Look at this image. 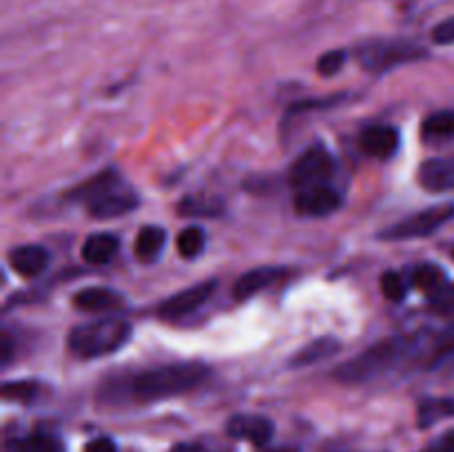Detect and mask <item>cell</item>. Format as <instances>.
<instances>
[{"instance_id":"obj_28","label":"cell","mask_w":454,"mask_h":452,"mask_svg":"<svg viewBox=\"0 0 454 452\" xmlns=\"http://www.w3.org/2000/svg\"><path fill=\"white\" fill-rule=\"evenodd\" d=\"M346 51L341 49H333V51H326L322 58L317 60V74L324 75V78H331V75L340 74L341 66L346 62Z\"/></svg>"},{"instance_id":"obj_29","label":"cell","mask_w":454,"mask_h":452,"mask_svg":"<svg viewBox=\"0 0 454 452\" xmlns=\"http://www.w3.org/2000/svg\"><path fill=\"white\" fill-rule=\"evenodd\" d=\"M433 43L437 44H454V16L439 22L433 29Z\"/></svg>"},{"instance_id":"obj_5","label":"cell","mask_w":454,"mask_h":452,"mask_svg":"<svg viewBox=\"0 0 454 452\" xmlns=\"http://www.w3.org/2000/svg\"><path fill=\"white\" fill-rule=\"evenodd\" d=\"M355 56H357V62L368 74L381 75L390 69H397L399 65L424 60L428 51L417 43H412V40L372 38L359 44Z\"/></svg>"},{"instance_id":"obj_8","label":"cell","mask_w":454,"mask_h":452,"mask_svg":"<svg viewBox=\"0 0 454 452\" xmlns=\"http://www.w3.org/2000/svg\"><path fill=\"white\" fill-rule=\"evenodd\" d=\"M344 204L341 191L333 189L331 184L310 186V189L297 191L295 195V211L301 217H326L340 211Z\"/></svg>"},{"instance_id":"obj_13","label":"cell","mask_w":454,"mask_h":452,"mask_svg":"<svg viewBox=\"0 0 454 452\" xmlns=\"http://www.w3.org/2000/svg\"><path fill=\"white\" fill-rule=\"evenodd\" d=\"M49 261H51V255L47 248L38 246V244H25V246H16L9 251V266L27 279L43 275Z\"/></svg>"},{"instance_id":"obj_18","label":"cell","mask_w":454,"mask_h":452,"mask_svg":"<svg viewBox=\"0 0 454 452\" xmlns=\"http://www.w3.org/2000/svg\"><path fill=\"white\" fill-rule=\"evenodd\" d=\"M340 348V341L333 339V337H322V339H315L310 344H306L304 348L297 350L291 359H288V366L291 368H304V366H313V363L324 362L331 355L337 353Z\"/></svg>"},{"instance_id":"obj_15","label":"cell","mask_w":454,"mask_h":452,"mask_svg":"<svg viewBox=\"0 0 454 452\" xmlns=\"http://www.w3.org/2000/svg\"><path fill=\"white\" fill-rule=\"evenodd\" d=\"M419 184L433 193L454 191V158H434L419 167Z\"/></svg>"},{"instance_id":"obj_1","label":"cell","mask_w":454,"mask_h":452,"mask_svg":"<svg viewBox=\"0 0 454 452\" xmlns=\"http://www.w3.org/2000/svg\"><path fill=\"white\" fill-rule=\"evenodd\" d=\"M454 353V326L439 331H419L412 335H393L368 346L357 357L348 359L335 370V379L344 384L393 377L412 368H434Z\"/></svg>"},{"instance_id":"obj_12","label":"cell","mask_w":454,"mask_h":452,"mask_svg":"<svg viewBox=\"0 0 454 452\" xmlns=\"http://www.w3.org/2000/svg\"><path fill=\"white\" fill-rule=\"evenodd\" d=\"M288 275V269L284 266H260V269H253L248 273L239 275V279L233 286V297L235 300L244 301L248 297L257 295L264 288L273 286L279 279H284Z\"/></svg>"},{"instance_id":"obj_21","label":"cell","mask_w":454,"mask_h":452,"mask_svg":"<svg viewBox=\"0 0 454 452\" xmlns=\"http://www.w3.org/2000/svg\"><path fill=\"white\" fill-rule=\"evenodd\" d=\"M411 279H412V284H415V286L419 288L421 292H426L428 297L437 295V292L448 284L446 273H443L442 266L430 264V261L417 266V269L412 270Z\"/></svg>"},{"instance_id":"obj_20","label":"cell","mask_w":454,"mask_h":452,"mask_svg":"<svg viewBox=\"0 0 454 452\" xmlns=\"http://www.w3.org/2000/svg\"><path fill=\"white\" fill-rule=\"evenodd\" d=\"M177 213L184 217H217L224 213V202L215 195H191L177 204Z\"/></svg>"},{"instance_id":"obj_23","label":"cell","mask_w":454,"mask_h":452,"mask_svg":"<svg viewBox=\"0 0 454 452\" xmlns=\"http://www.w3.org/2000/svg\"><path fill=\"white\" fill-rule=\"evenodd\" d=\"M207 248V233L200 226H186L180 235H177V253L184 260H195Z\"/></svg>"},{"instance_id":"obj_27","label":"cell","mask_w":454,"mask_h":452,"mask_svg":"<svg viewBox=\"0 0 454 452\" xmlns=\"http://www.w3.org/2000/svg\"><path fill=\"white\" fill-rule=\"evenodd\" d=\"M430 300V308L434 313L443 315V317L454 319V284H446L437 295L428 297Z\"/></svg>"},{"instance_id":"obj_25","label":"cell","mask_w":454,"mask_h":452,"mask_svg":"<svg viewBox=\"0 0 454 452\" xmlns=\"http://www.w3.org/2000/svg\"><path fill=\"white\" fill-rule=\"evenodd\" d=\"M380 286L386 300L390 301H402L408 292V282L399 270H386L380 279Z\"/></svg>"},{"instance_id":"obj_9","label":"cell","mask_w":454,"mask_h":452,"mask_svg":"<svg viewBox=\"0 0 454 452\" xmlns=\"http://www.w3.org/2000/svg\"><path fill=\"white\" fill-rule=\"evenodd\" d=\"M215 288H217L215 279H204V282L195 284V286H189L184 288V291L176 292V295L168 297V300L158 308L160 317L180 319L184 317V315L193 313V310L202 308V306L213 297Z\"/></svg>"},{"instance_id":"obj_14","label":"cell","mask_w":454,"mask_h":452,"mask_svg":"<svg viewBox=\"0 0 454 452\" xmlns=\"http://www.w3.org/2000/svg\"><path fill=\"white\" fill-rule=\"evenodd\" d=\"M74 306L82 313H114L122 308V292L106 286H87L74 295Z\"/></svg>"},{"instance_id":"obj_30","label":"cell","mask_w":454,"mask_h":452,"mask_svg":"<svg viewBox=\"0 0 454 452\" xmlns=\"http://www.w3.org/2000/svg\"><path fill=\"white\" fill-rule=\"evenodd\" d=\"M421 452H454V430L446 433L443 437H439L437 441L430 443V446Z\"/></svg>"},{"instance_id":"obj_32","label":"cell","mask_w":454,"mask_h":452,"mask_svg":"<svg viewBox=\"0 0 454 452\" xmlns=\"http://www.w3.org/2000/svg\"><path fill=\"white\" fill-rule=\"evenodd\" d=\"M171 452H211L204 443H195V441H184L177 443V446L171 448Z\"/></svg>"},{"instance_id":"obj_31","label":"cell","mask_w":454,"mask_h":452,"mask_svg":"<svg viewBox=\"0 0 454 452\" xmlns=\"http://www.w3.org/2000/svg\"><path fill=\"white\" fill-rule=\"evenodd\" d=\"M84 452H118V446H115L111 437H98L87 443V450Z\"/></svg>"},{"instance_id":"obj_2","label":"cell","mask_w":454,"mask_h":452,"mask_svg":"<svg viewBox=\"0 0 454 452\" xmlns=\"http://www.w3.org/2000/svg\"><path fill=\"white\" fill-rule=\"evenodd\" d=\"M207 377L208 366L200 362L167 363V366L151 368V370L133 372V375L122 377L115 384H109V390H120L124 397L133 399V401L151 403L191 393Z\"/></svg>"},{"instance_id":"obj_26","label":"cell","mask_w":454,"mask_h":452,"mask_svg":"<svg viewBox=\"0 0 454 452\" xmlns=\"http://www.w3.org/2000/svg\"><path fill=\"white\" fill-rule=\"evenodd\" d=\"M38 394V384L35 381H7L3 384V397L12 401L29 403Z\"/></svg>"},{"instance_id":"obj_16","label":"cell","mask_w":454,"mask_h":452,"mask_svg":"<svg viewBox=\"0 0 454 452\" xmlns=\"http://www.w3.org/2000/svg\"><path fill=\"white\" fill-rule=\"evenodd\" d=\"M120 251V239L111 233H93L84 239L82 244V260L87 264L102 266L109 264Z\"/></svg>"},{"instance_id":"obj_17","label":"cell","mask_w":454,"mask_h":452,"mask_svg":"<svg viewBox=\"0 0 454 452\" xmlns=\"http://www.w3.org/2000/svg\"><path fill=\"white\" fill-rule=\"evenodd\" d=\"M164 242H167V233L160 226L149 224L136 235V244H133V253H136L137 261L142 264H153L164 251Z\"/></svg>"},{"instance_id":"obj_7","label":"cell","mask_w":454,"mask_h":452,"mask_svg":"<svg viewBox=\"0 0 454 452\" xmlns=\"http://www.w3.org/2000/svg\"><path fill=\"white\" fill-rule=\"evenodd\" d=\"M333 173H335V158L322 142H317L293 162L291 171H288V182L293 184V189L304 191L310 186L328 184Z\"/></svg>"},{"instance_id":"obj_11","label":"cell","mask_w":454,"mask_h":452,"mask_svg":"<svg viewBox=\"0 0 454 452\" xmlns=\"http://www.w3.org/2000/svg\"><path fill=\"white\" fill-rule=\"evenodd\" d=\"M399 131L390 124H372V127H366L359 136V146L366 155L371 158H393L399 149Z\"/></svg>"},{"instance_id":"obj_22","label":"cell","mask_w":454,"mask_h":452,"mask_svg":"<svg viewBox=\"0 0 454 452\" xmlns=\"http://www.w3.org/2000/svg\"><path fill=\"white\" fill-rule=\"evenodd\" d=\"M424 137L426 140H448L454 137V111H437V113H430L424 120Z\"/></svg>"},{"instance_id":"obj_3","label":"cell","mask_w":454,"mask_h":452,"mask_svg":"<svg viewBox=\"0 0 454 452\" xmlns=\"http://www.w3.org/2000/svg\"><path fill=\"white\" fill-rule=\"evenodd\" d=\"M71 202H80L87 207L89 215L96 220H114L136 211L137 195L122 182L115 168H105L98 175L89 177L82 184L74 186L67 193Z\"/></svg>"},{"instance_id":"obj_4","label":"cell","mask_w":454,"mask_h":452,"mask_svg":"<svg viewBox=\"0 0 454 452\" xmlns=\"http://www.w3.org/2000/svg\"><path fill=\"white\" fill-rule=\"evenodd\" d=\"M133 328L122 317H100L71 328L67 348L80 359H100L118 353L131 341Z\"/></svg>"},{"instance_id":"obj_19","label":"cell","mask_w":454,"mask_h":452,"mask_svg":"<svg viewBox=\"0 0 454 452\" xmlns=\"http://www.w3.org/2000/svg\"><path fill=\"white\" fill-rule=\"evenodd\" d=\"M448 417H454V399L450 397H426L417 408L419 428H430Z\"/></svg>"},{"instance_id":"obj_10","label":"cell","mask_w":454,"mask_h":452,"mask_svg":"<svg viewBox=\"0 0 454 452\" xmlns=\"http://www.w3.org/2000/svg\"><path fill=\"white\" fill-rule=\"evenodd\" d=\"M226 433L233 439L251 441L253 446L264 448L273 439L275 425L273 421L262 415H235L226 424Z\"/></svg>"},{"instance_id":"obj_6","label":"cell","mask_w":454,"mask_h":452,"mask_svg":"<svg viewBox=\"0 0 454 452\" xmlns=\"http://www.w3.org/2000/svg\"><path fill=\"white\" fill-rule=\"evenodd\" d=\"M454 217V204H439V207L424 208L419 213H412L406 220L390 224L388 229L381 230L377 238L386 239V242H403V239H417L428 238L434 230L442 229Z\"/></svg>"},{"instance_id":"obj_34","label":"cell","mask_w":454,"mask_h":452,"mask_svg":"<svg viewBox=\"0 0 454 452\" xmlns=\"http://www.w3.org/2000/svg\"><path fill=\"white\" fill-rule=\"evenodd\" d=\"M262 452H300L297 448H291V446H279V448H266V450Z\"/></svg>"},{"instance_id":"obj_24","label":"cell","mask_w":454,"mask_h":452,"mask_svg":"<svg viewBox=\"0 0 454 452\" xmlns=\"http://www.w3.org/2000/svg\"><path fill=\"white\" fill-rule=\"evenodd\" d=\"M16 452H65V446L58 437L47 433H34L25 439L13 441Z\"/></svg>"},{"instance_id":"obj_33","label":"cell","mask_w":454,"mask_h":452,"mask_svg":"<svg viewBox=\"0 0 454 452\" xmlns=\"http://www.w3.org/2000/svg\"><path fill=\"white\" fill-rule=\"evenodd\" d=\"M13 355V344H12V337H9L7 331H3V366H7L9 359Z\"/></svg>"},{"instance_id":"obj_35","label":"cell","mask_w":454,"mask_h":452,"mask_svg":"<svg viewBox=\"0 0 454 452\" xmlns=\"http://www.w3.org/2000/svg\"><path fill=\"white\" fill-rule=\"evenodd\" d=\"M450 255H452V260H454V248H452V253H450Z\"/></svg>"}]
</instances>
